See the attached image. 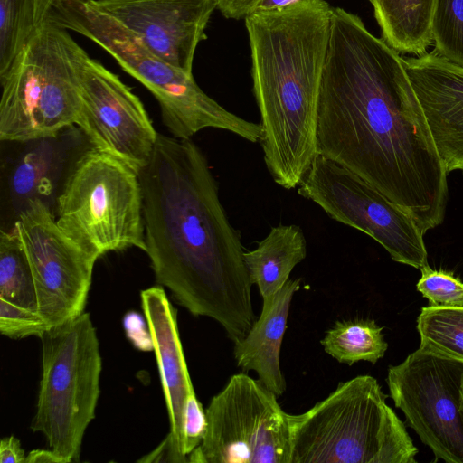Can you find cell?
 <instances>
[{
	"label": "cell",
	"instance_id": "obj_1",
	"mask_svg": "<svg viewBox=\"0 0 463 463\" xmlns=\"http://www.w3.org/2000/svg\"><path fill=\"white\" fill-rule=\"evenodd\" d=\"M317 148L400 206L422 232L442 223L448 172L402 57L339 7L332 8Z\"/></svg>",
	"mask_w": 463,
	"mask_h": 463
},
{
	"label": "cell",
	"instance_id": "obj_2",
	"mask_svg": "<svg viewBox=\"0 0 463 463\" xmlns=\"http://www.w3.org/2000/svg\"><path fill=\"white\" fill-rule=\"evenodd\" d=\"M138 176L156 281L192 315L215 320L233 344L241 341L256 321L253 284L206 156L191 138L158 133Z\"/></svg>",
	"mask_w": 463,
	"mask_h": 463
},
{
	"label": "cell",
	"instance_id": "obj_3",
	"mask_svg": "<svg viewBox=\"0 0 463 463\" xmlns=\"http://www.w3.org/2000/svg\"><path fill=\"white\" fill-rule=\"evenodd\" d=\"M332 8L324 0H300L245 18L264 163L285 189L298 186L317 154L318 103Z\"/></svg>",
	"mask_w": 463,
	"mask_h": 463
},
{
	"label": "cell",
	"instance_id": "obj_4",
	"mask_svg": "<svg viewBox=\"0 0 463 463\" xmlns=\"http://www.w3.org/2000/svg\"><path fill=\"white\" fill-rule=\"evenodd\" d=\"M377 380L358 375L289 414L291 463H415L419 450Z\"/></svg>",
	"mask_w": 463,
	"mask_h": 463
},
{
	"label": "cell",
	"instance_id": "obj_5",
	"mask_svg": "<svg viewBox=\"0 0 463 463\" xmlns=\"http://www.w3.org/2000/svg\"><path fill=\"white\" fill-rule=\"evenodd\" d=\"M91 40L157 100L172 137L189 139L204 128L231 132L247 141L262 139L260 123L246 120L209 97L188 74L152 52L134 33L96 9L90 0L62 4L46 19ZM45 20V21H46Z\"/></svg>",
	"mask_w": 463,
	"mask_h": 463
},
{
	"label": "cell",
	"instance_id": "obj_6",
	"mask_svg": "<svg viewBox=\"0 0 463 463\" xmlns=\"http://www.w3.org/2000/svg\"><path fill=\"white\" fill-rule=\"evenodd\" d=\"M68 30L40 24L7 73L0 78V140L25 142L75 126L80 94L78 52Z\"/></svg>",
	"mask_w": 463,
	"mask_h": 463
},
{
	"label": "cell",
	"instance_id": "obj_7",
	"mask_svg": "<svg viewBox=\"0 0 463 463\" xmlns=\"http://www.w3.org/2000/svg\"><path fill=\"white\" fill-rule=\"evenodd\" d=\"M54 215L69 238L98 258L130 247L146 250L138 173L93 147L74 162Z\"/></svg>",
	"mask_w": 463,
	"mask_h": 463
},
{
	"label": "cell",
	"instance_id": "obj_8",
	"mask_svg": "<svg viewBox=\"0 0 463 463\" xmlns=\"http://www.w3.org/2000/svg\"><path fill=\"white\" fill-rule=\"evenodd\" d=\"M43 372L31 429L43 433L63 461H78L100 393L102 360L90 314L43 332Z\"/></svg>",
	"mask_w": 463,
	"mask_h": 463
},
{
	"label": "cell",
	"instance_id": "obj_9",
	"mask_svg": "<svg viewBox=\"0 0 463 463\" xmlns=\"http://www.w3.org/2000/svg\"><path fill=\"white\" fill-rule=\"evenodd\" d=\"M258 379L235 373L205 410L193 463H291L289 414Z\"/></svg>",
	"mask_w": 463,
	"mask_h": 463
},
{
	"label": "cell",
	"instance_id": "obj_10",
	"mask_svg": "<svg viewBox=\"0 0 463 463\" xmlns=\"http://www.w3.org/2000/svg\"><path fill=\"white\" fill-rule=\"evenodd\" d=\"M298 193L331 219L372 237L394 261L419 269L428 265L424 233L414 219L345 166L317 154Z\"/></svg>",
	"mask_w": 463,
	"mask_h": 463
},
{
	"label": "cell",
	"instance_id": "obj_11",
	"mask_svg": "<svg viewBox=\"0 0 463 463\" xmlns=\"http://www.w3.org/2000/svg\"><path fill=\"white\" fill-rule=\"evenodd\" d=\"M386 382L407 425L436 461L463 463V363L418 348L389 366Z\"/></svg>",
	"mask_w": 463,
	"mask_h": 463
},
{
	"label": "cell",
	"instance_id": "obj_12",
	"mask_svg": "<svg viewBox=\"0 0 463 463\" xmlns=\"http://www.w3.org/2000/svg\"><path fill=\"white\" fill-rule=\"evenodd\" d=\"M14 225L32 269L38 313L49 328L81 315L99 258L69 238L39 199L28 203Z\"/></svg>",
	"mask_w": 463,
	"mask_h": 463
},
{
	"label": "cell",
	"instance_id": "obj_13",
	"mask_svg": "<svg viewBox=\"0 0 463 463\" xmlns=\"http://www.w3.org/2000/svg\"><path fill=\"white\" fill-rule=\"evenodd\" d=\"M77 63L80 105L75 126L91 147L138 173L148 163L158 137L142 101L81 47Z\"/></svg>",
	"mask_w": 463,
	"mask_h": 463
},
{
	"label": "cell",
	"instance_id": "obj_14",
	"mask_svg": "<svg viewBox=\"0 0 463 463\" xmlns=\"http://www.w3.org/2000/svg\"><path fill=\"white\" fill-rule=\"evenodd\" d=\"M134 33L156 55L193 74L198 44L217 8L215 0H90Z\"/></svg>",
	"mask_w": 463,
	"mask_h": 463
},
{
	"label": "cell",
	"instance_id": "obj_15",
	"mask_svg": "<svg viewBox=\"0 0 463 463\" xmlns=\"http://www.w3.org/2000/svg\"><path fill=\"white\" fill-rule=\"evenodd\" d=\"M77 126L64 128L57 136L19 142V149L5 162L7 212L15 221L28 203L39 199L53 212L56 200L77 158L90 146Z\"/></svg>",
	"mask_w": 463,
	"mask_h": 463
},
{
	"label": "cell",
	"instance_id": "obj_16",
	"mask_svg": "<svg viewBox=\"0 0 463 463\" xmlns=\"http://www.w3.org/2000/svg\"><path fill=\"white\" fill-rule=\"evenodd\" d=\"M402 62L446 171L463 174V69L434 51Z\"/></svg>",
	"mask_w": 463,
	"mask_h": 463
},
{
	"label": "cell",
	"instance_id": "obj_17",
	"mask_svg": "<svg viewBox=\"0 0 463 463\" xmlns=\"http://www.w3.org/2000/svg\"><path fill=\"white\" fill-rule=\"evenodd\" d=\"M141 306L150 331L167 407L168 435L177 450L186 457L183 449L184 408L194 389L179 336L176 310L162 286L143 290Z\"/></svg>",
	"mask_w": 463,
	"mask_h": 463
},
{
	"label": "cell",
	"instance_id": "obj_18",
	"mask_svg": "<svg viewBox=\"0 0 463 463\" xmlns=\"http://www.w3.org/2000/svg\"><path fill=\"white\" fill-rule=\"evenodd\" d=\"M300 283V279H289L274 295L262 298L259 318L233 348L237 365L256 373L258 380L278 397L287 389L280 368V349L291 301Z\"/></svg>",
	"mask_w": 463,
	"mask_h": 463
},
{
	"label": "cell",
	"instance_id": "obj_19",
	"mask_svg": "<svg viewBox=\"0 0 463 463\" xmlns=\"http://www.w3.org/2000/svg\"><path fill=\"white\" fill-rule=\"evenodd\" d=\"M307 256V241L295 224L272 227L252 250L244 251V262L252 284L262 298L274 295L289 279L293 269Z\"/></svg>",
	"mask_w": 463,
	"mask_h": 463
},
{
	"label": "cell",
	"instance_id": "obj_20",
	"mask_svg": "<svg viewBox=\"0 0 463 463\" xmlns=\"http://www.w3.org/2000/svg\"><path fill=\"white\" fill-rule=\"evenodd\" d=\"M382 39L400 54L420 56L433 43L435 0H372Z\"/></svg>",
	"mask_w": 463,
	"mask_h": 463
},
{
	"label": "cell",
	"instance_id": "obj_21",
	"mask_svg": "<svg viewBox=\"0 0 463 463\" xmlns=\"http://www.w3.org/2000/svg\"><path fill=\"white\" fill-rule=\"evenodd\" d=\"M383 329L373 319L338 320L326 331L320 344L339 363L352 365L365 361L374 364L388 348Z\"/></svg>",
	"mask_w": 463,
	"mask_h": 463
},
{
	"label": "cell",
	"instance_id": "obj_22",
	"mask_svg": "<svg viewBox=\"0 0 463 463\" xmlns=\"http://www.w3.org/2000/svg\"><path fill=\"white\" fill-rule=\"evenodd\" d=\"M0 298L38 312L32 269L15 225L0 232Z\"/></svg>",
	"mask_w": 463,
	"mask_h": 463
},
{
	"label": "cell",
	"instance_id": "obj_23",
	"mask_svg": "<svg viewBox=\"0 0 463 463\" xmlns=\"http://www.w3.org/2000/svg\"><path fill=\"white\" fill-rule=\"evenodd\" d=\"M417 330L420 350L463 363V307H422Z\"/></svg>",
	"mask_w": 463,
	"mask_h": 463
},
{
	"label": "cell",
	"instance_id": "obj_24",
	"mask_svg": "<svg viewBox=\"0 0 463 463\" xmlns=\"http://www.w3.org/2000/svg\"><path fill=\"white\" fill-rule=\"evenodd\" d=\"M36 28L34 0H0V78L10 70Z\"/></svg>",
	"mask_w": 463,
	"mask_h": 463
},
{
	"label": "cell",
	"instance_id": "obj_25",
	"mask_svg": "<svg viewBox=\"0 0 463 463\" xmlns=\"http://www.w3.org/2000/svg\"><path fill=\"white\" fill-rule=\"evenodd\" d=\"M431 37L433 51L463 69V0H435Z\"/></svg>",
	"mask_w": 463,
	"mask_h": 463
},
{
	"label": "cell",
	"instance_id": "obj_26",
	"mask_svg": "<svg viewBox=\"0 0 463 463\" xmlns=\"http://www.w3.org/2000/svg\"><path fill=\"white\" fill-rule=\"evenodd\" d=\"M417 290L428 299L429 306L463 307V282L452 273L435 270L429 264L420 269Z\"/></svg>",
	"mask_w": 463,
	"mask_h": 463
},
{
	"label": "cell",
	"instance_id": "obj_27",
	"mask_svg": "<svg viewBox=\"0 0 463 463\" xmlns=\"http://www.w3.org/2000/svg\"><path fill=\"white\" fill-rule=\"evenodd\" d=\"M47 329L49 326L38 312L0 298V332L3 335L11 339L39 337Z\"/></svg>",
	"mask_w": 463,
	"mask_h": 463
},
{
	"label": "cell",
	"instance_id": "obj_28",
	"mask_svg": "<svg viewBox=\"0 0 463 463\" xmlns=\"http://www.w3.org/2000/svg\"><path fill=\"white\" fill-rule=\"evenodd\" d=\"M205 429V411L194 392L188 396L184 408L183 449L186 457L200 445Z\"/></svg>",
	"mask_w": 463,
	"mask_h": 463
},
{
	"label": "cell",
	"instance_id": "obj_29",
	"mask_svg": "<svg viewBox=\"0 0 463 463\" xmlns=\"http://www.w3.org/2000/svg\"><path fill=\"white\" fill-rule=\"evenodd\" d=\"M125 328L128 338L135 344L137 338V347L142 350L153 349V343L146 321L136 313H128L125 317Z\"/></svg>",
	"mask_w": 463,
	"mask_h": 463
},
{
	"label": "cell",
	"instance_id": "obj_30",
	"mask_svg": "<svg viewBox=\"0 0 463 463\" xmlns=\"http://www.w3.org/2000/svg\"><path fill=\"white\" fill-rule=\"evenodd\" d=\"M217 8L229 19L246 18L255 12L262 0H215Z\"/></svg>",
	"mask_w": 463,
	"mask_h": 463
},
{
	"label": "cell",
	"instance_id": "obj_31",
	"mask_svg": "<svg viewBox=\"0 0 463 463\" xmlns=\"http://www.w3.org/2000/svg\"><path fill=\"white\" fill-rule=\"evenodd\" d=\"M138 462H188L186 457L183 456L175 447L170 436L167 434L165 439L149 454L138 459Z\"/></svg>",
	"mask_w": 463,
	"mask_h": 463
},
{
	"label": "cell",
	"instance_id": "obj_32",
	"mask_svg": "<svg viewBox=\"0 0 463 463\" xmlns=\"http://www.w3.org/2000/svg\"><path fill=\"white\" fill-rule=\"evenodd\" d=\"M25 454L14 436L5 437L0 442L1 463H24Z\"/></svg>",
	"mask_w": 463,
	"mask_h": 463
},
{
	"label": "cell",
	"instance_id": "obj_33",
	"mask_svg": "<svg viewBox=\"0 0 463 463\" xmlns=\"http://www.w3.org/2000/svg\"><path fill=\"white\" fill-rule=\"evenodd\" d=\"M76 0H34V18L36 25L44 22L52 12L62 4Z\"/></svg>",
	"mask_w": 463,
	"mask_h": 463
},
{
	"label": "cell",
	"instance_id": "obj_34",
	"mask_svg": "<svg viewBox=\"0 0 463 463\" xmlns=\"http://www.w3.org/2000/svg\"><path fill=\"white\" fill-rule=\"evenodd\" d=\"M24 463H63L52 449H33L25 456Z\"/></svg>",
	"mask_w": 463,
	"mask_h": 463
},
{
	"label": "cell",
	"instance_id": "obj_35",
	"mask_svg": "<svg viewBox=\"0 0 463 463\" xmlns=\"http://www.w3.org/2000/svg\"><path fill=\"white\" fill-rule=\"evenodd\" d=\"M298 1L300 0H262L256 11L278 9Z\"/></svg>",
	"mask_w": 463,
	"mask_h": 463
},
{
	"label": "cell",
	"instance_id": "obj_36",
	"mask_svg": "<svg viewBox=\"0 0 463 463\" xmlns=\"http://www.w3.org/2000/svg\"><path fill=\"white\" fill-rule=\"evenodd\" d=\"M369 1L371 2L372 0H369Z\"/></svg>",
	"mask_w": 463,
	"mask_h": 463
}]
</instances>
